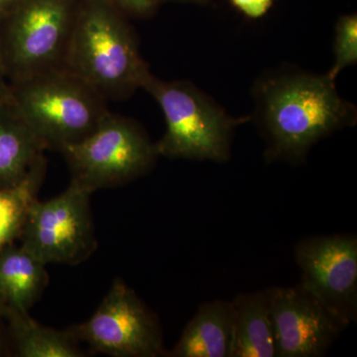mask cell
Instances as JSON below:
<instances>
[{
    "instance_id": "1",
    "label": "cell",
    "mask_w": 357,
    "mask_h": 357,
    "mask_svg": "<svg viewBox=\"0 0 357 357\" xmlns=\"http://www.w3.org/2000/svg\"><path fill=\"white\" fill-rule=\"evenodd\" d=\"M252 95L268 161L299 163L319 141L357 121L356 107L328 73L275 70L256 81Z\"/></svg>"
},
{
    "instance_id": "2",
    "label": "cell",
    "mask_w": 357,
    "mask_h": 357,
    "mask_svg": "<svg viewBox=\"0 0 357 357\" xmlns=\"http://www.w3.org/2000/svg\"><path fill=\"white\" fill-rule=\"evenodd\" d=\"M128 20L107 0H79L64 68L107 100L128 98L152 74Z\"/></svg>"
},
{
    "instance_id": "3",
    "label": "cell",
    "mask_w": 357,
    "mask_h": 357,
    "mask_svg": "<svg viewBox=\"0 0 357 357\" xmlns=\"http://www.w3.org/2000/svg\"><path fill=\"white\" fill-rule=\"evenodd\" d=\"M11 100L47 149L88 137L109 114L107 100L65 68L11 84Z\"/></svg>"
},
{
    "instance_id": "4",
    "label": "cell",
    "mask_w": 357,
    "mask_h": 357,
    "mask_svg": "<svg viewBox=\"0 0 357 357\" xmlns=\"http://www.w3.org/2000/svg\"><path fill=\"white\" fill-rule=\"evenodd\" d=\"M142 89L165 117V133L155 143L158 156L229 161L234 129L251 119L231 116L189 81H164L151 74Z\"/></svg>"
},
{
    "instance_id": "5",
    "label": "cell",
    "mask_w": 357,
    "mask_h": 357,
    "mask_svg": "<svg viewBox=\"0 0 357 357\" xmlns=\"http://www.w3.org/2000/svg\"><path fill=\"white\" fill-rule=\"evenodd\" d=\"M79 0H23L0 20V56L10 84L64 68Z\"/></svg>"
},
{
    "instance_id": "6",
    "label": "cell",
    "mask_w": 357,
    "mask_h": 357,
    "mask_svg": "<svg viewBox=\"0 0 357 357\" xmlns=\"http://www.w3.org/2000/svg\"><path fill=\"white\" fill-rule=\"evenodd\" d=\"M61 152L72 180L91 194L141 177L158 157L155 143L137 122L110 112L88 137Z\"/></svg>"
},
{
    "instance_id": "7",
    "label": "cell",
    "mask_w": 357,
    "mask_h": 357,
    "mask_svg": "<svg viewBox=\"0 0 357 357\" xmlns=\"http://www.w3.org/2000/svg\"><path fill=\"white\" fill-rule=\"evenodd\" d=\"M91 196L70 180L67 190L55 198L37 199L28 211L20 245L46 265H77L88 259L98 248Z\"/></svg>"
},
{
    "instance_id": "8",
    "label": "cell",
    "mask_w": 357,
    "mask_h": 357,
    "mask_svg": "<svg viewBox=\"0 0 357 357\" xmlns=\"http://www.w3.org/2000/svg\"><path fill=\"white\" fill-rule=\"evenodd\" d=\"M93 351L114 357L165 356L158 321L124 282L115 280L93 316L70 328Z\"/></svg>"
},
{
    "instance_id": "9",
    "label": "cell",
    "mask_w": 357,
    "mask_h": 357,
    "mask_svg": "<svg viewBox=\"0 0 357 357\" xmlns=\"http://www.w3.org/2000/svg\"><path fill=\"white\" fill-rule=\"evenodd\" d=\"M300 285L344 328L357 319V238L319 236L296 246Z\"/></svg>"
},
{
    "instance_id": "10",
    "label": "cell",
    "mask_w": 357,
    "mask_h": 357,
    "mask_svg": "<svg viewBox=\"0 0 357 357\" xmlns=\"http://www.w3.org/2000/svg\"><path fill=\"white\" fill-rule=\"evenodd\" d=\"M276 357L325 356L344 330L300 284L270 288Z\"/></svg>"
},
{
    "instance_id": "11",
    "label": "cell",
    "mask_w": 357,
    "mask_h": 357,
    "mask_svg": "<svg viewBox=\"0 0 357 357\" xmlns=\"http://www.w3.org/2000/svg\"><path fill=\"white\" fill-rule=\"evenodd\" d=\"M46 149L13 100L0 102V189L22 183L45 158Z\"/></svg>"
},
{
    "instance_id": "12",
    "label": "cell",
    "mask_w": 357,
    "mask_h": 357,
    "mask_svg": "<svg viewBox=\"0 0 357 357\" xmlns=\"http://www.w3.org/2000/svg\"><path fill=\"white\" fill-rule=\"evenodd\" d=\"M231 305L230 357H276L270 289L239 294Z\"/></svg>"
},
{
    "instance_id": "13",
    "label": "cell",
    "mask_w": 357,
    "mask_h": 357,
    "mask_svg": "<svg viewBox=\"0 0 357 357\" xmlns=\"http://www.w3.org/2000/svg\"><path fill=\"white\" fill-rule=\"evenodd\" d=\"M231 302L215 300L202 305L174 349L171 357H230Z\"/></svg>"
},
{
    "instance_id": "14",
    "label": "cell",
    "mask_w": 357,
    "mask_h": 357,
    "mask_svg": "<svg viewBox=\"0 0 357 357\" xmlns=\"http://www.w3.org/2000/svg\"><path fill=\"white\" fill-rule=\"evenodd\" d=\"M46 264L15 243L0 251V294L7 307L28 312L48 284Z\"/></svg>"
},
{
    "instance_id": "15",
    "label": "cell",
    "mask_w": 357,
    "mask_h": 357,
    "mask_svg": "<svg viewBox=\"0 0 357 357\" xmlns=\"http://www.w3.org/2000/svg\"><path fill=\"white\" fill-rule=\"evenodd\" d=\"M16 354L20 357H81L79 340L72 331L48 328L28 312L7 310L6 317Z\"/></svg>"
},
{
    "instance_id": "16",
    "label": "cell",
    "mask_w": 357,
    "mask_h": 357,
    "mask_svg": "<svg viewBox=\"0 0 357 357\" xmlns=\"http://www.w3.org/2000/svg\"><path fill=\"white\" fill-rule=\"evenodd\" d=\"M45 173L44 158L20 185L0 189V251L20 239L28 211L37 199Z\"/></svg>"
},
{
    "instance_id": "17",
    "label": "cell",
    "mask_w": 357,
    "mask_h": 357,
    "mask_svg": "<svg viewBox=\"0 0 357 357\" xmlns=\"http://www.w3.org/2000/svg\"><path fill=\"white\" fill-rule=\"evenodd\" d=\"M335 62L328 72V76L337 79L338 75L349 66L357 62V15L356 13L340 16L335 24L333 43Z\"/></svg>"
},
{
    "instance_id": "18",
    "label": "cell",
    "mask_w": 357,
    "mask_h": 357,
    "mask_svg": "<svg viewBox=\"0 0 357 357\" xmlns=\"http://www.w3.org/2000/svg\"><path fill=\"white\" fill-rule=\"evenodd\" d=\"M128 18H147L153 15L168 0H107Z\"/></svg>"
},
{
    "instance_id": "19",
    "label": "cell",
    "mask_w": 357,
    "mask_h": 357,
    "mask_svg": "<svg viewBox=\"0 0 357 357\" xmlns=\"http://www.w3.org/2000/svg\"><path fill=\"white\" fill-rule=\"evenodd\" d=\"M237 10L251 20H258L266 15L273 6L274 0H229Z\"/></svg>"
},
{
    "instance_id": "20",
    "label": "cell",
    "mask_w": 357,
    "mask_h": 357,
    "mask_svg": "<svg viewBox=\"0 0 357 357\" xmlns=\"http://www.w3.org/2000/svg\"><path fill=\"white\" fill-rule=\"evenodd\" d=\"M9 98H11V84L7 77L3 62L0 56V102H4Z\"/></svg>"
},
{
    "instance_id": "21",
    "label": "cell",
    "mask_w": 357,
    "mask_h": 357,
    "mask_svg": "<svg viewBox=\"0 0 357 357\" xmlns=\"http://www.w3.org/2000/svg\"><path fill=\"white\" fill-rule=\"evenodd\" d=\"M23 0H0V20L13 13Z\"/></svg>"
},
{
    "instance_id": "22",
    "label": "cell",
    "mask_w": 357,
    "mask_h": 357,
    "mask_svg": "<svg viewBox=\"0 0 357 357\" xmlns=\"http://www.w3.org/2000/svg\"><path fill=\"white\" fill-rule=\"evenodd\" d=\"M7 310H8V307H7L6 300L3 299L1 294H0V318L6 317Z\"/></svg>"
},
{
    "instance_id": "23",
    "label": "cell",
    "mask_w": 357,
    "mask_h": 357,
    "mask_svg": "<svg viewBox=\"0 0 357 357\" xmlns=\"http://www.w3.org/2000/svg\"><path fill=\"white\" fill-rule=\"evenodd\" d=\"M173 1L187 2V3L204 4L206 3V2L210 1V0H173Z\"/></svg>"
},
{
    "instance_id": "24",
    "label": "cell",
    "mask_w": 357,
    "mask_h": 357,
    "mask_svg": "<svg viewBox=\"0 0 357 357\" xmlns=\"http://www.w3.org/2000/svg\"><path fill=\"white\" fill-rule=\"evenodd\" d=\"M4 349V340L3 337H2L1 332H0V356H1L2 352H3Z\"/></svg>"
}]
</instances>
